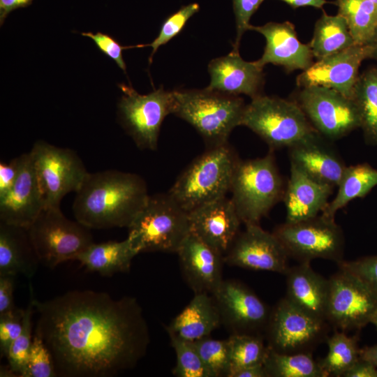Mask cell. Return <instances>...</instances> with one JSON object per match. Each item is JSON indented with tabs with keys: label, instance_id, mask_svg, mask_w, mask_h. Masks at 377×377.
<instances>
[{
	"label": "cell",
	"instance_id": "cell-18",
	"mask_svg": "<svg viewBox=\"0 0 377 377\" xmlns=\"http://www.w3.org/2000/svg\"><path fill=\"white\" fill-rule=\"evenodd\" d=\"M17 179L0 198V222L27 229L45 208L29 152L20 156Z\"/></svg>",
	"mask_w": 377,
	"mask_h": 377
},
{
	"label": "cell",
	"instance_id": "cell-29",
	"mask_svg": "<svg viewBox=\"0 0 377 377\" xmlns=\"http://www.w3.org/2000/svg\"><path fill=\"white\" fill-rule=\"evenodd\" d=\"M377 186V169L364 163L346 166L334 199L329 202L323 215L334 219L336 213L350 201L365 197Z\"/></svg>",
	"mask_w": 377,
	"mask_h": 377
},
{
	"label": "cell",
	"instance_id": "cell-28",
	"mask_svg": "<svg viewBox=\"0 0 377 377\" xmlns=\"http://www.w3.org/2000/svg\"><path fill=\"white\" fill-rule=\"evenodd\" d=\"M137 254L130 240L126 238L121 242H94L75 260L89 271L109 276L118 272H128L132 260Z\"/></svg>",
	"mask_w": 377,
	"mask_h": 377
},
{
	"label": "cell",
	"instance_id": "cell-5",
	"mask_svg": "<svg viewBox=\"0 0 377 377\" xmlns=\"http://www.w3.org/2000/svg\"><path fill=\"white\" fill-rule=\"evenodd\" d=\"M128 229L127 238L138 253H177L191 232L189 213L168 192L149 195Z\"/></svg>",
	"mask_w": 377,
	"mask_h": 377
},
{
	"label": "cell",
	"instance_id": "cell-37",
	"mask_svg": "<svg viewBox=\"0 0 377 377\" xmlns=\"http://www.w3.org/2000/svg\"><path fill=\"white\" fill-rule=\"evenodd\" d=\"M176 354L172 374L177 377H212L193 342L170 337Z\"/></svg>",
	"mask_w": 377,
	"mask_h": 377
},
{
	"label": "cell",
	"instance_id": "cell-40",
	"mask_svg": "<svg viewBox=\"0 0 377 377\" xmlns=\"http://www.w3.org/2000/svg\"><path fill=\"white\" fill-rule=\"evenodd\" d=\"M57 376L52 356L43 340L34 334L24 377Z\"/></svg>",
	"mask_w": 377,
	"mask_h": 377
},
{
	"label": "cell",
	"instance_id": "cell-52",
	"mask_svg": "<svg viewBox=\"0 0 377 377\" xmlns=\"http://www.w3.org/2000/svg\"><path fill=\"white\" fill-rule=\"evenodd\" d=\"M366 45L369 49V59L377 61V28Z\"/></svg>",
	"mask_w": 377,
	"mask_h": 377
},
{
	"label": "cell",
	"instance_id": "cell-13",
	"mask_svg": "<svg viewBox=\"0 0 377 377\" xmlns=\"http://www.w3.org/2000/svg\"><path fill=\"white\" fill-rule=\"evenodd\" d=\"M292 100L313 127L328 140L341 139L360 127L353 100L333 89L319 86L303 87Z\"/></svg>",
	"mask_w": 377,
	"mask_h": 377
},
{
	"label": "cell",
	"instance_id": "cell-35",
	"mask_svg": "<svg viewBox=\"0 0 377 377\" xmlns=\"http://www.w3.org/2000/svg\"><path fill=\"white\" fill-rule=\"evenodd\" d=\"M228 341L230 353L228 374L246 367L264 364L269 347L265 344L260 334H231Z\"/></svg>",
	"mask_w": 377,
	"mask_h": 377
},
{
	"label": "cell",
	"instance_id": "cell-36",
	"mask_svg": "<svg viewBox=\"0 0 377 377\" xmlns=\"http://www.w3.org/2000/svg\"><path fill=\"white\" fill-rule=\"evenodd\" d=\"M193 343L212 377L228 376L230 371L228 339H215L208 336Z\"/></svg>",
	"mask_w": 377,
	"mask_h": 377
},
{
	"label": "cell",
	"instance_id": "cell-44",
	"mask_svg": "<svg viewBox=\"0 0 377 377\" xmlns=\"http://www.w3.org/2000/svg\"><path fill=\"white\" fill-rule=\"evenodd\" d=\"M82 35L92 39L97 47L115 61L117 66L126 73V66L122 57V50L127 48L136 47V45L129 47L122 46L113 37L101 32H97L96 34L83 32Z\"/></svg>",
	"mask_w": 377,
	"mask_h": 377
},
{
	"label": "cell",
	"instance_id": "cell-3",
	"mask_svg": "<svg viewBox=\"0 0 377 377\" xmlns=\"http://www.w3.org/2000/svg\"><path fill=\"white\" fill-rule=\"evenodd\" d=\"M239 161L228 142L209 147L181 173L168 193L189 213L227 196Z\"/></svg>",
	"mask_w": 377,
	"mask_h": 377
},
{
	"label": "cell",
	"instance_id": "cell-45",
	"mask_svg": "<svg viewBox=\"0 0 377 377\" xmlns=\"http://www.w3.org/2000/svg\"><path fill=\"white\" fill-rule=\"evenodd\" d=\"M20 156L9 163H0V198L4 196L13 186L19 173Z\"/></svg>",
	"mask_w": 377,
	"mask_h": 377
},
{
	"label": "cell",
	"instance_id": "cell-30",
	"mask_svg": "<svg viewBox=\"0 0 377 377\" xmlns=\"http://www.w3.org/2000/svg\"><path fill=\"white\" fill-rule=\"evenodd\" d=\"M317 60L341 52L355 43L345 19L339 14L329 15L323 12L317 20L309 43Z\"/></svg>",
	"mask_w": 377,
	"mask_h": 377
},
{
	"label": "cell",
	"instance_id": "cell-42",
	"mask_svg": "<svg viewBox=\"0 0 377 377\" xmlns=\"http://www.w3.org/2000/svg\"><path fill=\"white\" fill-rule=\"evenodd\" d=\"M339 268L346 269L357 276L377 295V255L355 260H342Z\"/></svg>",
	"mask_w": 377,
	"mask_h": 377
},
{
	"label": "cell",
	"instance_id": "cell-26",
	"mask_svg": "<svg viewBox=\"0 0 377 377\" xmlns=\"http://www.w3.org/2000/svg\"><path fill=\"white\" fill-rule=\"evenodd\" d=\"M220 325L219 311L212 295L199 293H195L165 330L169 337L194 342L209 336Z\"/></svg>",
	"mask_w": 377,
	"mask_h": 377
},
{
	"label": "cell",
	"instance_id": "cell-51",
	"mask_svg": "<svg viewBox=\"0 0 377 377\" xmlns=\"http://www.w3.org/2000/svg\"><path fill=\"white\" fill-rule=\"evenodd\" d=\"M360 356L377 367V345L360 349Z\"/></svg>",
	"mask_w": 377,
	"mask_h": 377
},
{
	"label": "cell",
	"instance_id": "cell-27",
	"mask_svg": "<svg viewBox=\"0 0 377 377\" xmlns=\"http://www.w3.org/2000/svg\"><path fill=\"white\" fill-rule=\"evenodd\" d=\"M38 263L27 230L0 222V276L31 278Z\"/></svg>",
	"mask_w": 377,
	"mask_h": 377
},
{
	"label": "cell",
	"instance_id": "cell-6",
	"mask_svg": "<svg viewBox=\"0 0 377 377\" xmlns=\"http://www.w3.org/2000/svg\"><path fill=\"white\" fill-rule=\"evenodd\" d=\"M286 184L273 150L265 156L239 162L231 184V200L242 223L259 224L282 200Z\"/></svg>",
	"mask_w": 377,
	"mask_h": 377
},
{
	"label": "cell",
	"instance_id": "cell-47",
	"mask_svg": "<svg viewBox=\"0 0 377 377\" xmlns=\"http://www.w3.org/2000/svg\"><path fill=\"white\" fill-rule=\"evenodd\" d=\"M344 377H377V367L361 357L343 374Z\"/></svg>",
	"mask_w": 377,
	"mask_h": 377
},
{
	"label": "cell",
	"instance_id": "cell-20",
	"mask_svg": "<svg viewBox=\"0 0 377 377\" xmlns=\"http://www.w3.org/2000/svg\"><path fill=\"white\" fill-rule=\"evenodd\" d=\"M189 220L191 232L223 256L242 223L231 198L227 196L192 210Z\"/></svg>",
	"mask_w": 377,
	"mask_h": 377
},
{
	"label": "cell",
	"instance_id": "cell-46",
	"mask_svg": "<svg viewBox=\"0 0 377 377\" xmlns=\"http://www.w3.org/2000/svg\"><path fill=\"white\" fill-rule=\"evenodd\" d=\"M15 276H0V315L10 312L16 307L14 305Z\"/></svg>",
	"mask_w": 377,
	"mask_h": 377
},
{
	"label": "cell",
	"instance_id": "cell-1",
	"mask_svg": "<svg viewBox=\"0 0 377 377\" xmlns=\"http://www.w3.org/2000/svg\"><path fill=\"white\" fill-rule=\"evenodd\" d=\"M29 292L38 315L35 334L50 350L57 376H114L145 355L149 328L135 298L86 290L41 302L31 284Z\"/></svg>",
	"mask_w": 377,
	"mask_h": 377
},
{
	"label": "cell",
	"instance_id": "cell-15",
	"mask_svg": "<svg viewBox=\"0 0 377 377\" xmlns=\"http://www.w3.org/2000/svg\"><path fill=\"white\" fill-rule=\"evenodd\" d=\"M212 295L221 324L231 334H260L265 330L271 310L245 285L223 280Z\"/></svg>",
	"mask_w": 377,
	"mask_h": 377
},
{
	"label": "cell",
	"instance_id": "cell-32",
	"mask_svg": "<svg viewBox=\"0 0 377 377\" xmlns=\"http://www.w3.org/2000/svg\"><path fill=\"white\" fill-rule=\"evenodd\" d=\"M336 3L355 44L366 45L377 28V5L367 0H337Z\"/></svg>",
	"mask_w": 377,
	"mask_h": 377
},
{
	"label": "cell",
	"instance_id": "cell-17",
	"mask_svg": "<svg viewBox=\"0 0 377 377\" xmlns=\"http://www.w3.org/2000/svg\"><path fill=\"white\" fill-rule=\"evenodd\" d=\"M365 59H369L367 46L355 44L313 63L297 76V85L323 87L352 98L360 66Z\"/></svg>",
	"mask_w": 377,
	"mask_h": 377
},
{
	"label": "cell",
	"instance_id": "cell-39",
	"mask_svg": "<svg viewBox=\"0 0 377 377\" xmlns=\"http://www.w3.org/2000/svg\"><path fill=\"white\" fill-rule=\"evenodd\" d=\"M200 10L197 3H189L182 6L177 12L169 15L163 22L157 37L149 44L140 45V47L150 46L152 48L149 58V64L156 50L161 45L166 44L175 36L178 35L188 20Z\"/></svg>",
	"mask_w": 377,
	"mask_h": 377
},
{
	"label": "cell",
	"instance_id": "cell-2",
	"mask_svg": "<svg viewBox=\"0 0 377 377\" xmlns=\"http://www.w3.org/2000/svg\"><path fill=\"white\" fill-rule=\"evenodd\" d=\"M75 193L74 216L89 229L128 228L149 196L142 177L116 170L89 172Z\"/></svg>",
	"mask_w": 377,
	"mask_h": 377
},
{
	"label": "cell",
	"instance_id": "cell-12",
	"mask_svg": "<svg viewBox=\"0 0 377 377\" xmlns=\"http://www.w3.org/2000/svg\"><path fill=\"white\" fill-rule=\"evenodd\" d=\"M327 322L307 313L286 297L270 311L265 328L267 346L284 354L311 353L327 340Z\"/></svg>",
	"mask_w": 377,
	"mask_h": 377
},
{
	"label": "cell",
	"instance_id": "cell-41",
	"mask_svg": "<svg viewBox=\"0 0 377 377\" xmlns=\"http://www.w3.org/2000/svg\"><path fill=\"white\" fill-rule=\"evenodd\" d=\"M24 310H14L0 315V353L1 357H7L13 342L22 330Z\"/></svg>",
	"mask_w": 377,
	"mask_h": 377
},
{
	"label": "cell",
	"instance_id": "cell-43",
	"mask_svg": "<svg viewBox=\"0 0 377 377\" xmlns=\"http://www.w3.org/2000/svg\"><path fill=\"white\" fill-rule=\"evenodd\" d=\"M264 0H232L236 22V38L233 50L239 51V43L244 34L249 30L250 20Z\"/></svg>",
	"mask_w": 377,
	"mask_h": 377
},
{
	"label": "cell",
	"instance_id": "cell-23",
	"mask_svg": "<svg viewBox=\"0 0 377 377\" xmlns=\"http://www.w3.org/2000/svg\"><path fill=\"white\" fill-rule=\"evenodd\" d=\"M327 139L316 131L288 149L290 163L320 182L337 186L346 167Z\"/></svg>",
	"mask_w": 377,
	"mask_h": 377
},
{
	"label": "cell",
	"instance_id": "cell-14",
	"mask_svg": "<svg viewBox=\"0 0 377 377\" xmlns=\"http://www.w3.org/2000/svg\"><path fill=\"white\" fill-rule=\"evenodd\" d=\"M377 295L357 276L339 268L329 279L327 322L343 332L370 323Z\"/></svg>",
	"mask_w": 377,
	"mask_h": 377
},
{
	"label": "cell",
	"instance_id": "cell-11",
	"mask_svg": "<svg viewBox=\"0 0 377 377\" xmlns=\"http://www.w3.org/2000/svg\"><path fill=\"white\" fill-rule=\"evenodd\" d=\"M123 92L118 104L120 123L140 149L156 150L164 119L172 114V91L163 87L146 94H138L132 87L120 84Z\"/></svg>",
	"mask_w": 377,
	"mask_h": 377
},
{
	"label": "cell",
	"instance_id": "cell-25",
	"mask_svg": "<svg viewBox=\"0 0 377 377\" xmlns=\"http://www.w3.org/2000/svg\"><path fill=\"white\" fill-rule=\"evenodd\" d=\"M286 297L311 316L327 322L329 279L316 272L310 263L289 267Z\"/></svg>",
	"mask_w": 377,
	"mask_h": 377
},
{
	"label": "cell",
	"instance_id": "cell-16",
	"mask_svg": "<svg viewBox=\"0 0 377 377\" xmlns=\"http://www.w3.org/2000/svg\"><path fill=\"white\" fill-rule=\"evenodd\" d=\"M289 256L274 234L259 224L246 225L224 254V263L255 271H268L285 274Z\"/></svg>",
	"mask_w": 377,
	"mask_h": 377
},
{
	"label": "cell",
	"instance_id": "cell-38",
	"mask_svg": "<svg viewBox=\"0 0 377 377\" xmlns=\"http://www.w3.org/2000/svg\"><path fill=\"white\" fill-rule=\"evenodd\" d=\"M34 310V305L30 294V301L27 308L24 310L22 323V330L20 335L13 342L9 349L7 359L9 368L18 374V376L24 377L31 346L32 343L31 318Z\"/></svg>",
	"mask_w": 377,
	"mask_h": 377
},
{
	"label": "cell",
	"instance_id": "cell-48",
	"mask_svg": "<svg viewBox=\"0 0 377 377\" xmlns=\"http://www.w3.org/2000/svg\"><path fill=\"white\" fill-rule=\"evenodd\" d=\"M32 0H0V23L3 24L8 15L14 10L29 6Z\"/></svg>",
	"mask_w": 377,
	"mask_h": 377
},
{
	"label": "cell",
	"instance_id": "cell-19",
	"mask_svg": "<svg viewBox=\"0 0 377 377\" xmlns=\"http://www.w3.org/2000/svg\"><path fill=\"white\" fill-rule=\"evenodd\" d=\"M177 253L183 276L194 293H214L223 281V255L191 232Z\"/></svg>",
	"mask_w": 377,
	"mask_h": 377
},
{
	"label": "cell",
	"instance_id": "cell-7",
	"mask_svg": "<svg viewBox=\"0 0 377 377\" xmlns=\"http://www.w3.org/2000/svg\"><path fill=\"white\" fill-rule=\"evenodd\" d=\"M241 126L257 134L270 148H289L317 131L292 99L264 94L246 105Z\"/></svg>",
	"mask_w": 377,
	"mask_h": 377
},
{
	"label": "cell",
	"instance_id": "cell-10",
	"mask_svg": "<svg viewBox=\"0 0 377 377\" xmlns=\"http://www.w3.org/2000/svg\"><path fill=\"white\" fill-rule=\"evenodd\" d=\"M45 208H60L63 198L76 192L89 172L76 152L43 140L34 143L29 151Z\"/></svg>",
	"mask_w": 377,
	"mask_h": 377
},
{
	"label": "cell",
	"instance_id": "cell-34",
	"mask_svg": "<svg viewBox=\"0 0 377 377\" xmlns=\"http://www.w3.org/2000/svg\"><path fill=\"white\" fill-rule=\"evenodd\" d=\"M328 351L318 362L326 376H343L360 358L355 337H349L345 332H336L327 339Z\"/></svg>",
	"mask_w": 377,
	"mask_h": 377
},
{
	"label": "cell",
	"instance_id": "cell-53",
	"mask_svg": "<svg viewBox=\"0 0 377 377\" xmlns=\"http://www.w3.org/2000/svg\"><path fill=\"white\" fill-rule=\"evenodd\" d=\"M370 323L374 324L377 328V308L376 309L375 311L374 312L371 316Z\"/></svg>",
	"mask_w": 377,
	"mask_h": 377
},
{
	"label": "cell",
	"instance_id": "cell-31",
	"mask_svg": "<svg viewBox=\"0 0 377 377\" xmlns=\"http://www.w3.org/2000/svg\"><path fill=\"white\" fill-rule=\"evenodd\" d=\"M352 99L359 112L360 128L366 143L377 145V66L359 75Z\"/></svg>",
	"mask_w": 377,
	"mask_h": 377
},
{
	"label": "cell",
	"instance_id": "cell-33",
	"mask_svg": "<svg viewBox=\"0 0 377 377\" xmlns=\"http://www.w3.org/2000/svg\"><path fill=\"white\" fill-rule=\"evenodd\" d=\"M264 367L267 377H326L311 353L284 354L269 348Z\"/></svg>",
	"mask_w": 377,
	"mask_h": 377
},
{
	"label": "cell",
	"instance_id": "cell-9",
	"mask_svg": "<svg viewBox=\"0 0 377 377\" xmlns=\"http://www.w3.org/2000/svg\"><path fill=\"white\" fill-rule=\"evenodd\" d=\"M273 233L289 258L300 263L316 258L337 263L343 260L345 239L342 229L334 219L322 214L296 223L284 222L277 226Z\"/></svg>",
	"mask_w": 377,
	"mask_h": 377
},
{
	"label": "cell",
	"instance_id": "cell-4",
	"mask_svg": "<svg viewBox=\"0 0 377 377\" xmlns=\"http://www.w3.org/2000/svg\"><path fill=\"white\" fill-rule=\"evenodd\" d=\"M172 92V114L194 127L209 147L227 143L232 130L241 126L246 104L239 96L207 88Z\"/></svg>",
	"mask_w": 377,
	"mask_h": 377
},
{
	"label": "cell",
	"instance_id": "cell-54",
	"mask_svg": "<svg viewBox=\"0 0 377 377\" xmlns=\"http://www.w3.org/2000/svg\"><path fill=\"white\" fill-rule=\"evenodd\" d=\"M377 5V0H367Z\"/></svg>",
	"mask_w": 377,
	"mask_h": 377
},
{
	"label": "cell",
	"instance_id": "cell-50",
	"mask_svg": "<svg viewBox=\"0 0 377 377\" xmlns=\"http://www.w3.org/2000/svg\"><path fill=\"white\" fill-rule=\"evenodd\" d=\"M293 8L303 6H311L316 8H322L327 3L326 0H281Z\"/></svg>",
	"mask_w": 377,
	"mask_h": 377
},
{
	"label": "cell",
	"instance_id": "cell-21",
	"mask_svg": "<svg viewBox=\"0 0 377 377\" xmlns=\"http://www.w3.org/2000/svg\"><path fill=\"white\" fill-rule=\"evenodd\" d=\"M249 30L261 34L266 40L263 54L256 61L260 66L272 64L282 66L288 72L303 71L313 63L309 44L299 40L295 26L290 22L251 25Z\"/></svg>",
	"mask_w": 377,
	"mask_h": 377
},
{
	"label": "cell",
	"instance_id": "cell-22",
	"mask_svg": "<svg viewBox=\"0 0 377 377\" xmlns=\"http://www.w3.org/2000/svg\"><path fill=\"white\" fill-rule=\"evenodd\" d=\"M209 84L206 87L226 94H244L251 99L263 95L265 79L263 67L256 61H244L239 51L215 58L208 65Z\"/></svg>",
	"mask_w": 377,
	"mask_h": 377
},
{
	"label": "cell",
	"instance_id": "cell-24",
	"mask_svg": "<svg viewBox=\"0 0 377 377\" xmlns=\"http://www.w3.org/2000/svg\"><path fill=\"white\" fill-rule=\"evenodd\" d=\"M334 188L290 165L282 199L286 210L285 222L296 223L321 214L329 203Z\"/></svg>",
	"mask_w": 377,
	"mask_h": 377
},
{
	"label": "cell",
	"instance_id": "cell-49",
	"mask_svg": "<svg viewBox=\"0 0 377 377\" xmlns=\"http://www.w3.org/2000/svg\"><path fill=\"white\" fill-rule=\"evenodd\" d=\"M228 377H267L264 364H256L230 372Z\"/></svg>",
	"mask_w": 377,
	"mask_h": 377
},
{
	"label": "cell",
	"instance_id": "cell-8",
	"mask_svg": "<svg viewBox=\"0 0 377 377\" xmlns=\"http://www.w3.org/2000/svg\"><path fill=\"white\" fill-rule=\"evenodd\" d=\"M27 230L39 262L50 268L75 260L94 243L90 229L60 208H44Z\"/></svg>",
	"mask_w": 377,
	"mask_h": 377
}]
</instances>
